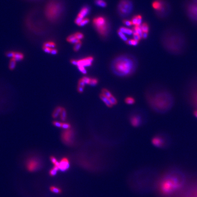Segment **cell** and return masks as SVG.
<instances>
[{"label":"cell","mask_w":197,"mask_h":197,"mask_svg":"<svg viewBox=\"0 0 197 197\" xmlns=\"http://www.w3.org/2000/svg\"><path fill=\"white\" fill-rule=\"evenodd\" d=\"M146 98L151 109L159 114H164L169 111L175 102L174 97L171 92L160 85L151 87L147 93Z\"/></svg>","instance_id":"cell-1"},{"label":"cell","mask_w":197,"mask_h":197,"mask_svg":"<svg viewBox=\"0 0 197 197\" xmlns=\"http://www.w3.org/2000/svg\"><path fill=\"white\" fill-rule=\"evenodd\" d=\"M137 66V61L135 58L128 55H121L113 60L111 68L116 75L125 77L134 73Z\"/></svg>","instance_id":"cell-2"},{"label":"cell","mask_w":197,"mask_h":197,"mask_svg":"<svg viewBox=\"0 0 197 197\" xmlns=\"http://www.w3.org/2000/svg\"><path fill=\"white\" fill-rule=\"evenodd\" d=\"M65 10V5L61 0H50L44 7V16L49 22L56 23L62 17Z\"/></svg>","instance_id":"cell-3"},{"label":"cell","mask_w":197,"mask_h":197,"mask_svg":"<svg viewBox=\"0 0 197 197\" xmlns=\"http://www.w3.org/2000/svg\"><path fill=\"white\" fill-rule=\"evenodd\" d=\"M181 187V183L177 177H170L162 181L160 185L161 192L166 195H171Z\"/></svg>","instance_id":"cell-4"},{"label":"cell","mask_w":197,"mask_h":197,"mask_svg":"<svg viewBox=\"0 0 197 197\" xmlns=\"http://www.w3.org/2000/svg\"><path fill=\"white\" fill-rule=\"evenodd\" d=\"M185 96L189 105L197 110V77L191 80L187 85Z\"/></svg>","instance_id":"cell-5"},{"label":"cell","mask_w":197,"mask_h":197,"mask_svg":"<svg viewBox=\"0 0 197 197\" xmlns=\"http://www.w3.org/2000/svg\"><path fill=\"white\" fill-rule=\"evenodd\" d=\"M93 24L99 35L103 38H106L110 31V25L107 19L102 16L96 17L94 18Z\"/></svg>","instance_id":"cell-6"},{"label":"cell","mask_w":197,"mask_h":197,"mask_svg":"<svg viewBox=\"0 0 197 197\" xmlns=\"http://www.w3.org/2000/svg\"><path fill=\"white\" fill-rule=\"evenodd\" d=\"M133 6L131 0H121L117 6V11L121 17H126L132 12Z\"/></svg>","instance_id":"cell-7"},{"label":"cell","mask_w":197,"mask_h":197,"mask_svg":"<svg viewBox=\"0 0 197 197\" xmlns=\"http://www.w3.org/2000/svg\"><path fill=\"white\" fill-rule=\"evenodd\" d=\"M74 131L72 130L67 129L63 132L61 135L62 141L67 145H70L73 143L74 139Z\"/></svg>","instance_id":"cell-8"},{"label":"cell","mask_w":197,"mask_h":197,"mask_svg":"<svg viewBox=\"0 0 197 197\" xmlns=\"http://www.w3.org/2000/svg\"><path fill=\"white\" fill-rule=\"evenodd\" d=\"M40 164L39 161L36 159L32 158L29 160L27 162L26 167L27 169L29 172L35 171L39 168Z\"/></svg>","instance_id":"cell-9"},{"label":"cell","mask_w":197,"mask_h":197,"mask_svg":"<svg viewBox=\"0 0 197 197\" xmlns=\"http://www.w3.org/2000/svg\"><path fill=\"white\" fill-rule=\"evenodd\" d=\"M151 143L156 147H162L165 146L166 140L163 136L158 135L153 137L151 140Z\"/></svg>","instance_id":"cell-10"},{"label":"cell","mask_w":197,"mask_h":197,"mask_svg":"<svg viewBox=\"0 0 197 197\" xmlns=\"http://www.w3.org/2000/svg\"><path fill=\"white\" fill-rule=\"evenodd\" d=\"M6 55L7 57L13 58L17 61H21L24 58V55L22 52L17 51H8L6 53Z\"/></svg>","instance_id":"cell-11"},{"label":"cell","mask_w":197,"mask_h":197,"mask_svg":"<svg viewBox=\"0 0 197 197\" xmlns=\"http://www.w3.org/2000/svg\"><path fill=\"white\" fill-rule=\"evenodd\" d=\"M94 61V58L92 56H89L83 59H80L78 60V65L82 66L85 67L91 66L92 65V62Z\"/></svg>","instance_id":"cell-12"},{"label":"cell","mask_w":197,"mask_h":197,"mask_svg":"<svg viewBox=\"0 0 197 197\" xmlns=\"http://www.w3.org/2000/svg\"><path fill=\"white\" fill-rule=\"evenodd\" d=\"M131 124L134 127H138L143 123V118L139 115H134L130 118Z\"/></svg>","instance_id":"cell-13"},{"label":"cell","mask_w":197,"mask_h":197,"mask_svg":"<svg viewBox=\"0 0 197 197\" xmlns=\"http://www.w3.org/2000/svg\"><path fill=\"white\" fill-rule=\"evenodd\" d=\"M70 167L69 160L67 158H64L59 162V169L61 171L67 170Z\"/></svg>","instance_id":"cell-14"},{"label":"cell","mask_w":197,"mask_h":197,"mask_svg":"<svg viewBox=\"0 0 197 197\" xmlns=\"http://www.w3.org/2000/svg\"><path fill=\"white\" fill-rule=\"evenodd\" d=\"M90 12V7H89L88 6H84V7H82V8H81V9L79 13L78 14L77 17H80V18H82V19H84V17H85L86 16L88 15V14Z\"/></svg>","instance_id":"cell-15"},{"label":"cell","mask_w":197,"mask_h":197,"mask_svg":"<svg viewBox=\"0 0 197 197\" xmlns=\"http://www.w3.org/2000/svg\"><path fill=\"white\" fill-rule=\"evenodd\" d=\"M132 25L134 26H140L142 24V17L141 15H135L132 18Z\"/></svg>","instance_id":"cell-16"},{"label":"cell","mask_w":197,"mask_h":197,"mask_svg":"<svg viewBox=\"0 0 197 197\" xmlns=\"http://www.w3.org/2000/svg\"><path fill=\"white\" fill-rule=\"evenodd\" d=\"M67 41L69 43H72V44H76L80 42L81 40L78 39L75 37L74 34H71L69 35L67 38Z\"/></svg>","instance_id":"cell-17"},{"label":"cell","mask_w":197,"mask_h":197,"mask_svg":"<svg viewBox=\"0 0 197 197\" xmlns=\"http://www.w3.org/2000/svg\"><path fill=\"white\" fill-rule=\"evenodd\" d=\"M99 97H100V99L104 102V103L106 104V105L108 107H112L113 106V105L111 104V102H110V100L109 98H107V97L105 96V95H103L102 94H100L99 95Z\"/></svg>","instance_id":"cell-18"},{"label":"cell","mask_w":197,"mask_h":197,"mask_svg":"<svg viewBox=\"0 0 197 197\" xmlns=\"http://www.w3.org/2000/svg\"><path fill=\"white\" fill-rule=\"evenodd\" d=\"M63 107H62L58 106L53 111V114H52V117L54 119L57 118L58 116H60V113L63 110Z\"/></svg>","instance_id":"cell-19"},{"label":"cell","mask_w":197,"mask_h":197,"mask_svg":"<svg viewBox=\"0 0 197 197\" xmlns=\"http://www.w3.org/2000/svg\"><path fill=\"white\" fill-rule=\"evenodd\" d=\"M120 31L123 32L125 34H127L128 35H132L133 33V30L131 29L128 28H125V27H121L119 28Z\"/></svg>","instance_id":"cell-20"},{"label":"cell","mask_w":197,"mask_h":197,"mask_svg":"<svg viewBox=\"0 0 197 197\" xmlns=\"http://www.w3.org/2000/svg\"><path fill=\"white\" fill-rule=\"evenodd\" d=\"M17 61L13 58H10V62L9 64V68L11 70H13L15 68L16 63Z\"/></svg>","instance_id":"cell-21"},{"label":"cell","mask_w":197,"mask_h":197,"mask_svg":"<svg viewBox=\"0 0 197 197\" xmlns=\"http://www.w3.org/2000/svg\"><path fill=\"white\" fill-rule=\"evenodd\" d=\"M95 3L96 5L101 7H106L107 3L104 0H95Z\"/></svg>","instance_id":"cell-22"},{"label":"cell","mask_w":197,"mask_h":197,"mask_svg":"<svg viewBox=\"0 0 197 197\" xmlns=\"http://www.w3.org/2000/svg\"><path fill=\"white\" fill-rule=\"evenodd\" d=\"M60 119L62 121H65L67 118V112L65 109L63 108L60 114Z\"/></svg>","instance_id":"cell-23"},{"label":"cell","mask_w":197,"mask_h":197,"mask_svg":"<svg viewBox=\"0 0 197 197\" xmlns=\"http://www.w3.org/2000/svg\"><path fill=\"white\" fill-rule=\"evenodd\" d=\"M43 46L49 47V48H51V49H54V48H55L56 43L54 42L47 41L44 43Z\"/></svg>","instance_id":"cell-24"},{"label":"cell","mask_w":197,"mask_h":197,"mask_svg":"<svg viewBox=\"0 0 197 197\" xmlns=\"http://www.w3.org/2000/svg\"><path fill=\"white\" fill-rule=\"evenodd\" d=\"M118 35L119 36L120 38L124 41L125 42H126L127 40H128V38L126 37V35L125 34L123 33V32H121V31H120L119 30L117 31Z\"/></svg>","instance_id":"cell-25"},{"label":"cell","mask_w":197,"mask_h":197,"mask_svg":"<svg viewBox=\"0 0 197 197\" xmlns=\"http://www.w3.org/2000/svg\"><path fill=\"white\" fill-rule=\"evenodd\" d=\"M101 94H102L103 95H105V96L107 97V98H110L111 95H112L110 92L108 91L107 89H105V88L102 89V93Z\"/></svg>","instance_id":"cell-26"},{"label":"cell","mask_w":197,"mask_h":197,"mask_svg":"<svg viewBox=\"0 0 197 197\" xmlns=\"http://www.w3.org/2000/svg\"><path fill=\"white\" fill-rule=\"evenodd\" d=\"M139 43V41L134 39H128V40L126 42V44L128 45H132V46H136Z\"/></svg>","instance_id":"cell-27"},{"label":"cell","mask_w":197,"mask_h":197,"mask_svg":"<svg viewBox=\"0 0 197 197\" xmlns=\"http://www.w3.org/2000/svg\"><path fill=\"white\" fill-rule=\"evenodd\" d=\"M141 28L142 31H143V32H147V33H148L149 28L148 25L147 24H146V23H143V24H142V25H141Z\"/></svg>","instance_id":"cell-28"},{"label":"cell","mask_w":197,"mask_h":197,"mask_svg":"<svg viewBox=\"0 0 197 197\" xmlns=\"http://www.w3.org/2000/svg\"><path fill=\"white\" fill-rule=\"evenodd\" d=\"M50 190L51 192H53V193H56V194H60L62 192L61 189L55 186L50 187Z\"/></svg>","instance_id":"cell-29"},{"label":"cell","mask_w":197,"mask_h":197,"mask_svg":"<svg viewBox=\"0 0 197 197\" xmlns=\"http://www.w3.org/2000/svg\"><path fill=\"white\" fill-rule=\"evenodd\" d=\"M125 103L128 105H132L134 104L135 102V100L134 98L132 97H128L125 98Z\"/></svg>","instance_id":"cell-30"},{"label":"cell","mask_w":197,"mask_h":197,"mask_svg":"<svg viewBox=\"0 0 197 197\" xmlns=\"http://www.w3.org/2000/svg\"><path fill=\"white\" fill-rule=\"evenodd\" d=\"M98 83V80L96 78H91V81H90L89 85L92 86H95L97 85Z\"/></svg>","instance_id":"cell-31"},{"label":"cell","mask_w":197,"mask_h":197,"mask_svg":"<svg viewBox=\"0 0 197 197\" xmlns=\"http://www.w3.org/2000/svg\"><path fill=\"white\" fill-rule=\"evenodd\" d=\"M89 22H90V20H89V18H84V19H83L82 21V22H81L80 24L79 25V26H80V27H83V26H85V25L89 24Z\"/></svg>","instance_id":"cell-32"},{"label":"cell","mask_w":197,"mask_h":197,"mask_svg":"<svg viewBox=\"0 0 197 197\" xmlns=\"http://www.w3.org/2000/svg\"><path fill=\"white\" fill-rule=\"evenodd\" d=\"M74 35H75L76 38H77L78 39L81 40L83 39L84 38V34L80 32H77L76 33H74Z\"/></svg>","instance_id":"cell-33"},{"label":"cell","mask_w":197,"mask_h":197,"mask_svg":"<svg viewBox=\"0 0 197 197\" xmlns=\"http://www.w3.org/2000/svg\"><path fill=\"white\" fill-rule=\"evenodd\" d=\"M58 169L57 168H55L54 167L53 169H51L50 170V171H49V175L51 176H54L57 173L58 170Z\"/></svg>","instance_id":"cell-34"},{"label":"cell","mask_w":197,"mask_h":197,"mask_svg":"<svg viewBox=\"0 0 197 197\" xmlns=\"http://www.w3.org/2000/svg\"><path fill=\"white\" fill-rule=\"evenodd\" d=\"M82 46V43L81 42H80L78 43L75 44L74 47V50L75 52H78L80 49L81 47Z\"/></svg>","instance_id":"cell-35"},{"label":"cell","mask_w":197,"mask_h":197,"mask_svg":"<svg viewBox=\"0 0 197 197\" xmlns=\"http://www.w3.org/2000/svg\"><path fill=\"white\" fill-rule=\"evenodd\" d=\"M61 128H63V129H69L71 128V125H70V124L68 123H66V122H63L62 123V125H61Z\"/></svg>","instance_id":"cell-36"},{"label":"cell","mask_w":197,"mask_h":197,"mask_svg":"<svg viewBox=\"0 0 197 197\" xmlns=\"http://www.w3.org/2000/svg\"><path fill=\"white\" fill-rule=\"evenodd\" d=\"M109 98L110 102H111V104H112L113 106V105H117V99H116V98L114 96L111 95Z\"/></svg>","instance_id":"cell-37"},{"label":"cell","mask_w":197,"mask_h":197,"mask_svg":"<svg viewBox=\"0 0 197 197\" xmlns=\"http://www.w3.org/2000/svg\"><path fill=\"white\" fill-rule=\"evenodd\" d=\"M82 79L84 81L85 84H89L90 81H91V78L87 77V76H84Z\"/></svg>","instance_id":"cell-38"},{"label":"cell","mask_w":197,"mask_h":197,"mask_svg":"<svg viewBox=\"0 0 197 197\" xmlns=\"http://www.w3.org/2000/svg\"><path fill=\"white\" fill-rule=\"evenodd\" d=\"M78 69H79L80 71L81 72L82 74H86L87 73V70L85 69L84 67L82 66H78Z\"/></svg>","instance_id":"cell-39"},{"label":"cell","mask_w":197,"mask_h":197,"mask_svg":"<svg viewBox=\"0 0 197 197\" xmlns=\"http://www.w3.org/2000/svg\"><path fill=\"white\" fill-rule=\"evenodd\" d=\"M43 51L45 52V53H48V54H50L51 53V50L52 49L49 48V47H46V46H43Z\"/></svg>","instance_id":"cell-40"},{"label":"cell","mask_w":197,"mask_h":197,"mask_svg":"<svg viewBox=\"0 0 197 197\" xmlns=\"http://www.w3.org/2000/svg\"><path fill=\"white\" fill-rule=\"evenodd\" d=\"M123 23L126 26H131L132 25V21H130V20H126V19L123 20Z\"/></svg>","instance_id":"cell-41"},{"label":"cell","mask_w":197,"mask_h":197,"mask_svg":"<svg viewBox=\"0 0 197 197\" xmlns=\"http://www.w3.org/2000/svg\"><path fill=\"white\" fill-rule=\"evenodd\" d=\"M53 124L54 126L55 127H58V128H61V125H62V123L59 121H54L53 122Z\"/></svg>","instance_id":"cell-42"},{"label":"cell","mask_w":197,"mask_h":197,"mask_svg":"<svg viewBox=\"0 0 197 197\" xmlns=\"http://www.w3.org/2000/svg\"><path fill=\"white\" fill-rule=\"evenodd\" d=\"M133 35L134 39L136 40L137 41H139L142 39L140 36L136 33H133Z\"/></svg>","instance_id":"cell-43"},{"label":"cell","mask_w":197,"mask_h":197,"mask_svg":"<svg viewBox=\"0 0 197 197\" xmlns=\"http://www.w3.org/2000/svg\"><path fill=\"white\" fill-rule=\"evenodd\" d=\"M85 84L84 83L82 78L79 80V82H78V86L84 87H85Z\"/></svg>","instance_id":"cell-44"},{"label":"cell","mask_w":197,"mask_h":197,"mask_svg":"<svg viewBox=\"0 0 197 197\" xmlns=\"http://www.w3.org/2000/svg\"><path fill=\"white\" fill-rule=\"evenodd\" d=\"M84 87L78 86L77 91H78L80 93H82L84 91Z\"/></svg>","instance_id":"cell-45"},{"label":"cell","mask_w":197,"mask_h":197,"mask_svg":"<svg viewBox=\"0 0 197 197\" xmlns=\"http://www.w3.org/2000/svg\"><path fill=\"white\" fill-rule=\"evenodd\" d=\"M50 160H51V162H52V163L54 164H55L57 162V160L56 159L55 157L52 156V157H50Z\"/></svg>","instance_id":"cell-46"},{"label":"cell","mask_w":197,"mask_h":197,"mask_svg":"<svg viewBox=\"0 0 197 197\" xmlns=\"http://www.w3.org/2000/svg\"><path fill=\"white\" fill-rule=\"evenodd\" d=\"M70 62L72 65H74L77 66L78 65V60H75V59H71L70 60Z\"/></svg>","instance_id":"cell-47"},{"label":"cell","mask_w":197,"mask_h":197,"mask_svg":"<svg viewBox=\"0 0 197 197\" xmlns=\"http://www.w3.org/2000/svg\"><path fill=\"white\" fill-rule=\"evenodd\" d=\"M58 50L56 49H55V48H54V49H52L50 54L52 55H56L58 54Z\"/></svg>","instance_id":"cell-48"},{"label":"cell","mask_w":197,"mask_h":197,"mask_svg":"<svg viewBox=\"0 0 197 197\" xmlns=\"http://www.w3.org/2000/svg\"><path fill=\"white\" fill-rule=\"evenodd\" d=\"M148 36V33L147 32H143V38L144 39H146L147 38Z\"/></svg>","instance_id":"cell-49"},{"label":"cell","mask_w":197,"mask_h":197,"mask_svg":"<svg viewBox=\"0 0 197 197\" xmlns=\"http://www.w3.org/2000/svg\"><path fill=\"white\" fill-rule=\"evenodd\" d=\"M194 115L197 118V110H195L194 111Z\"/></svg>","instance_id":"cell-50"},{"label":"cell","mask_w":197,"mask_h":197,"mask_svg":"<svg viewBox=\"0 0 197 197\" xmlns=\"http://www.w3.org/2000/svg\"></svg>","instance_id":"cell-51"}]
</instances>
